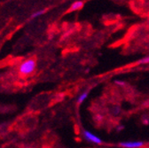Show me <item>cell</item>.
<instances>
[{
  "label": "cell",
  "instance_id": "obj_1",
  "mask_svg": "<svg viewBox=\"0 0 149 148\" xmlns=\"http://www.w3.org/2000/svg\"><path fill=\"white\" fill-rule=\"evenodd\" d=\"M36 60L35 58H30L23 62L19 66V73L22 76H29L36 70Z\"/></svg>",
  "mask_w": 149,
  "mask_h": 148
},
{
  "label": "cell",
  "instance_id": "obj_2",
  "mask_svg": "<svg viewBox=\"0 0 149 148\" xmlns=\"http://www.w3.org/2000/svg\"><path fill=\"white\" fill-rule=\"evenodd\" d=\"M83 135H84V138L91 142V143H93V144H97V145H101L102 144V139L99 137H97L96 135H94L92 132L87 131V129H84L83 131Z\"/></svg>",
  "mask_w": 149,
  "mask_h": 148
},
{
  "label": "cell",
  "instance_id": "obj_3",
  "mask_svg": "<svg viewBox=\"0 0 149 148\" xmlns=\"http://www.w3.org/2000/svg\"><path fill=\"white\" fill-rule=\"evenodd\" d=\"M144 145V142L141 141H125L120 143V145L124 148H140Z\"/></svg>",
  "mask_w": 149,
  "mask_h": 148
},
{
  "label": "cell",
  "instance_id": "obj_4",
  "mask_svg": "<svg viewBox=\"0 0 149 148\" xmlns=\"http://www.w3.org/2000/svg\"><path fill=\"white\" fill-rule=\"evenodd\" d=\"M84 6V3L83 1H76L71 5V6L69 7V9L68 10L67 13H72L74 11H78V10L82 9Z\"/></svg>",
  "mask_w": 149,
  "mask_h": 148
},
{
  "label": "cell",
  "instance_id": "obj_5",
  "mask_svg": "<svg viewBox=\"0 0 149 148\" xmlns=\"http://www.w3.org/2000/svg\"><path fill=\"white\" fill-rule=\"evenodd\" d=\"M89 93H90V91H89V90H86V91H84V93H82V94L78 97L77 103H78V104H82V103H83V102L87 99V97H88Z\"/></svg>",
  "mask_w": 149,
  "mask_h": 148
},
{
  "label": "cell",
  "instance_id": "obj_6",
  "mask_svg": "<svg viewBox=\"0 0 149 148\" xmlns=\"http://www.w3.org/2000/svg\"><path fill=\"white\" fill-rule=\"evenodd\" d=\"M45 10H38V11H36V12H35V13H33L31 14L30 19H31V20L36 19V18H37V17H39V16L45 14Z\"/></svg>",
  "mask_w": 149,
  "mask_h": 148
},
{
  "label": "cell",
  "instance_id": "obj_7",
  "mask_svg": "<svg viewBox=\"0 0 149 148\" xmlns=\"http://www.w3.org/2000/svg\"><path fill=\"white\" fill-rule=\"evenodd\" d=\"M138 64H139V65H145V64H149V56H147V57H145V58L141 59L140 60H139Z\"/></svg>",
  "mask_w": 149,
  "mask_h": 148
},
{
  "label": "cell",
  "instance_id": "obj_8",
  "mask_svg": "<svg viewBox=\"0 0 149 148\" xmlns=\"http://www.w3.org/2000/svg\"><path fill=\"white\" fill-rule=\"evenodd\" d=\"M116 83L117 84H119V85H123V84H124V83H123V82H121V81H116Z\"/></svg>",
  "mask_w": 149,
  "mask_h": 148
}]
</instances>
